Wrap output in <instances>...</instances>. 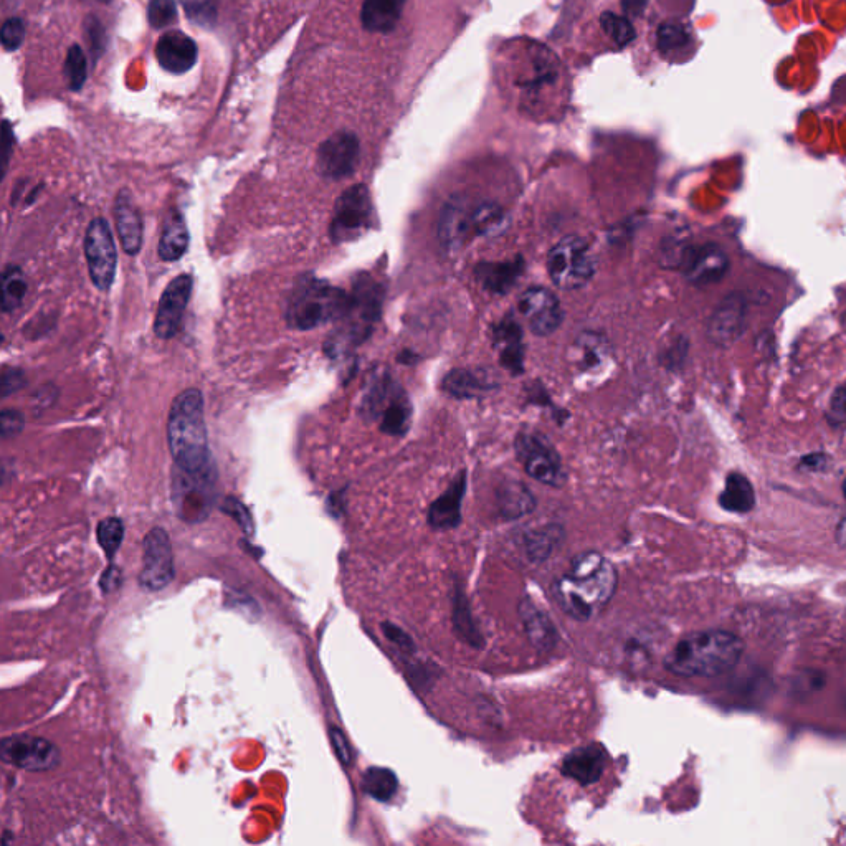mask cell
Instances as JSON below:
<instances>
[{
    "instance_id": "cell-31",
    "label": "cell",
    "mask_w": 846,
    "mask_h": 846,
    "mask_svg": "<svg viewBox=\"0 0 846 846\" xmlns=\"http://www.w3.org/2000/svg\"><path fill=\"white\" fill-rule=\"evenodd\" d=\"M187 248H189V232L182 215L174 212L166 220L157 252L164 262H177L187 252Z\"/></svg>"
},
{
    "instance_id": "cell-6",
    "label": "cell",
    "mask_w": 846,
    "mask_h": 846,
    "mask_svg": "<svg viewBox=\"0 0 846 846\" xmlns=\"http://www.w3.org/2000/svg\"><path fill=\"white\" fill-rule=\"evenodd\" d=\"M547 270L554 285L562 290H577L587 285L595 273L589 243L577 235L562 238L549 252Z\"/></svg>"
},
{
    "instance_id": "cell-54",
    "label": "cell",
    "mask_w": 846,
    "mask_h": 846,
    "mask_svg": "<svg viewBox=\"0 0 846 846\" xmlns=\"http://www.w3.org/2000/svg\"><path fill=\"white\" fill-rule=\"evenodd\" d=\"M835 538H837V542L840 546L846 547V516L842 519V521H840V524H838Z\"/></svg>"
},
{
    "instance_id": "cell-36",
    "label": "cell",
    "mask_w": 846,
    "mask_h": 846,
    "mask_svg": "<svg viewBox=\"0 0 846 846\" xmlns=\"http://www.w3.org/2000/svg\"><path fill=\"white\" fill-rule=\"evenodd\" d=\"M559 541H561V528H542L529 533L526 539L529 557L533 561H544L547 557H551Z\"/></svg>"
},
{
    "instance_id": "cell-27",
    "label": "cell",
    "mask_w": 846,
    "mask_h": 846,
    "mask_svg": "<svg viewBox=\"0 0 846 846\" xmlns=\"http://www.w3.org/2000/svg\"><path fill=\"white\" fill-rule=\"evenodd\" d=\"M407 0H364L361 20L374 34H389L399 24Z\"/></svg>"
},
{
    "instance_id": "cell-43",
    "label": "cell",
    "mask_w": 846,
    "mask_h": 846,
    "mask_svg": "<svg viewBox=\"0 0 846 846\" xmlns=\"http://www.w3.org/2000/svg\"><path fill=\"white\" fill-rule=\"evenodd\" d=\"M85 34L91 55H95V58L100 57L103 50H105L106 45L105 27H103L100 20L93 17V15H90V17L86 19Z\"/></svg>"
},
{
    "instance_id": "cell-32",
    "label": "cell",
    "mask_w": 846,
    "mask_h": 846,
    "mask_svg": "<svg viewBox=\"0 0 846 846\" xmlns=\"http://www.w3.org/2000/svg\"><path fill=\"white\" fill-rule=\"evenodd\" d=\"M493 387L495 385L491 384L488 377L478 374V372L463 371V369L452 371L443 379V390L448 395L457 397V399L475 397V395L483 394L485 390H491Z\"/></svg>"
},
{
    "instance_id": "cell-13",
    "label": "cell",
    "mask_w": 846,
    "mask_h": 846,
    "mask_svg": "<svg viewBox=\"0 0 846 846\" xmlns=\"http://www.w3.org/2000/svg\"><path fill=\"white\" fill-rule=\"evenodd\" d=\"M192 286L194 281L191 275H179L167 285L154 319V333L157 338L171 339L179 333L184 311L191 300Z\"/></svg>"
},
{
    "instance_id": "cell-18",
    "label": "cell",
    "mask_w": 846,
    "mask_h": 846,
    "mask_svg": "<svg viewBox=\"0 0 846 846\" xmlns=\"http://www.w3.org/2000/svg\"><path fill=\"white\" fill-rule=\"evenodd\" d=\"M371 420H377L382 432L392 437L407 433L412 423V404L405 390L397 382H392L387 392L382 395Z\"/></svg>"
},
{
    "instance_id": "cell-11",
    "label": "cell",
    "mask_w": 846,
    "mask_h": 846,
    "mask_svg": "<svg viewBox=\"0 0 846 846\" xmlns=\"http://www.w3.org/2000/svg\"><path fill=\"white\" fill-rule=\"evenodd\" d=\"M174 580V556H172L169 536L162 528H154L144 538L143 569L139 574V582L144 589H166Z\"/></svg>"
},
{
    "instance_id": "cell-52",
    "label": "cell",
    "mask_w": 846,
    "mask_h": 846,
    "mask_svg": "<svg viewBox=\"0 0 846 846\" xmlns=\"http://www.w3.org/2000/svg\"><path fill=\"white\" fill-rule=\"evenodd\" d=\"M119 584H121V571H118L116 567H110V569L103 574V577H101V589H103V592H111V590H115Z\"/></svg>"
},
{
    "instance_id": "cell-34",
    "label": "cell",
    "mask_w": 846,
    "mask_h": 846,
    "mask_svg": "<svg viewBox=\"0 0 846 846\" xmlns=\"http://www.w3.org/2000/svg\"><path fill=\"white\" fill-rule=\"evenodd\" d=\"M362 789L374 800L389 802L397 794L399 779L390 769L371 767L362 775Z\"/></svg>"
},
{
    "instance_id": "cell-48",
    "label": "cell",
    "mask_w": 846,
    "mask_h": 846,
    "mask_svg": "<svg viewBox=\"0 0 846 846\" xmlns=\"http://www.w3.org/2000/svg\"><path fill=\"white\" fill-rule=\"evenodd\" d=\"M331 741H333L334 751L338 754L339 761L343 762L344 766H349L352 761V754L346 736L338 728H333L331 729Z\"/></svg>"
},
{
    "instance_id": "cell-20",
    "label": "cell",
    "mask_w": 846,
    "mask_h": 846,
    "mask_svg": "<svg viewBox=\"0 0 846 846\" xmlns=\"http://www.w3.org/2000/svg\"><path fill=\"white\" fill-rule=\"evenodd\" d=\"M199 58V50L189 35L171 30L162 35L156 45V60L162 70L182 75L192 70Z\"/></svg>"
},
{
    "instance_id": "cell-17",
    "label": "cell",
    "mask_w": 846,
    "mask_h": 846,
    "mask_svg": "<svg viewBox=\"0 0 846 846\" xmlns=\"http://www.w3.org/2000/svg\"><path fill=\"white\" fill-rule=\"evenodd\" d=\"M215 481L200 480L184 471H174V503L182 519L200 521L209 513Z\"/></svg>"
},
{
    "instance_id": "cell-5",
    "label": "cell",
    "mask_w": 846,
    "mask_h": 846,
    "mask_svg": "<svg viewBox=\"0 0 846 846\" xmlns=\"http://www.w3.org/2000/svg\"><path fill=\"white\" fill-rule=\"evenodd\" d=\"M351 296L326 281L305 278L296 285L286 311L291 328L308 331L321 324L346 316Z\"/></svg>"
},
{
    "instance_id": "cell-19",
    "label": "cell",
    "mask_w": 846,
    "mask_h": 846,
    "mask_svg": "<svg viewBox=\"0 0 846 846\" xmlns=\"http://www.w3.org/2000/svg\"><path fill=\"white\" fill-rule=\"evenodd\" d=\"M572 366L579 376L597 379L609 369L612 349L604 336L595 333L580 334L571 349Z\"/></svg>"
},
{
    "instance_id": "cell-30",
    "label": "cell",
    "mask_w": 846,
    "mask_h": 846,
    "mask_svg": "<svg viewBox=\"0 0 846 846\" xmlns=\"http://www.w3.org/2000/svg\"><path fill=\"white\" fill-rule=\"evenodd\" d=\"M521 617L524 620V628L528 633L529 640L539 650H551L557 642L556 628L544 612L526 600L521 604Z\"/></svg>"
},
{
    "instance_id": "cell-24",
    "label": "cell",
    "mask_w": 846,
    "mask_h": 846,
    "mask_svg": "<svg viewBox=\"0 0 846 846\" xmlns=\"http://www.w3.org/2000/svg\"><path fill=\"white\" fill-rule=\"evenodd\" d=\"M466 493V476L460 473L448 490L428 509V524L435 529H455L462 521L463 496Z\"/></svg>"
},
{
    "instance_id": "cell-40",
    "label": "cell",
    "mask_w": 846,
    "mask_h": 846,
    "mask_svg": "<svg viewBox=\"0 0 846 846\" xmlns=\"http://www.w3.org/2000/svg\"><path fill=\"white\" fill-rule=\"evenodd\" d=\"M600 22H602L605 35L618 47H625L635 39V30L625 17L612 14V12H605Z\"/></svg>"
},
{
    "instance_id": "cell-8",
    "label": "cell",
    "mask_w": 846,
    "mask_h": 846,
    "mask_svg": "<svg viewBox=\"0 0 846 846\" xmlns=\"http://www.w3.org/2000/svg\"><path fill=\"white\" fill-rule=\"evenodd\" d=\"M85 257L96 288L110 290L118 267V252L110 225L105 219L93 220L86 230Z\"/></svg>"
},
{
    "instance_id": "cell-33",
    "label": "cell",
    "mask_w": 846,
    "mask_h": 846,
    "mask_svg": "<svg viewBox=\"0 0 846 846\" xmlns=\"http://www.w3.org/2000/svg\"><path fill=\"white\" fill-rule=\"evenodd\" d=\"M498 506H500V513L504 518L519 519L524 514L533 511L536 500L526 486L511 481V483H506L498 493Z\"/></svg>"
},
{
    "instance_id": "cell-26",
    "label": "cell",
    "mask_w": 846,
    "mask_h": 846,
    "mask_svg": "<svg viewBox=\"0 0 846 846\" xmlns=\"http://www.w3.org/2000/svg\"><path fill=\"white\" fill-rule=\"evenodd\" d=\"M524 262L521 258L508 260V262H486L476 267V278L480 281L485 290L504 295L508 293L519 276L523 275Z\"/></svg>"
},
{
    "instance_id": "cell-45",
    "label": "cell",
    "mask_w": 846,
    "mask_h": 846,
    "mask_svg": "<svg viewBox=\"0 0 846 846\" xmlns=\"http://www.w3.org/2000/svg\"><path fill=\"white\" fill-rule=\"evenodd\" d=\"M0 422H2V438L4 440L19 435L25 425L24 415L17 410H4L0 415Z\"/></svg>"
},
{
    "instance_id": "cell-29",
    "label": "cell",
    "mask_w": 846,
    "mask_h": 846,
    "mask_svg": "<svg viewBox=\"0 0 846 846\" xmlns=\"http://www.w3.org/2000/svg\"><path fill=\"white\" fill-rule=\"evenodd\" d=\"M471 227L475 237H501L509 229V217L495 202H483L471 209Z\"/></svg>"
},
{
    "instance_id": "cell-44",
    "label": "cell",
    "mask_w": 846,
    "mask_h": 846,
    "mask_svg": "<svg viewBox=\"0 0 846 846\" xmlns=\"http://www.w3.org/2000/svg\"><path fill=\"white\" fill-rule=\"evenodd\" d=\"M827 419L832 427H846V384L833 392L828 405Z\"/></svg>"
},
{
    "instance_id": "cell-23",
    "label": "cell",
    "mask_w": 846,
    "mask_h": 846,
    "mask_svg": "<svg viewBox=\"0 0 846 846\" xmlns=\"http://www.w3.org/2000/svg\"><path fill=\"white\" fill-rule=\"evenodd\" d=\"M605 761H607V754L604 747H600L599 744H590V746L579 747L576 751H572L564 759L562 772L566 777L577 780L579 784H595L604 774Z\"/></svg>"
},
{
    "instance_id": "cell-49",
    "label": "cell",
    "mask_w": 846,
    "mask_h": 846,
    "mask_svg": "<svg viewBox=\"0 0 846 846\" xmlns=\"http://www.w3.org/2000/svg\"><path fill=\"white\" fill-rule=\"evenodd\" d=\"M382 630H384L385 637L389 638L390 642L402 648V650H412V647H414V643L410 640L409 635L402 632L399 627L392 625V623H385Z\"/></svg>"
},
{
    "instance_id": "cell-37",
    "label": "cell",
    "mask_w": 846,
    "mask_h": 846,
    "mask_svg": "<svg viewBox=\"0 0 846 846\" xmlns=\"http://www.w3.org/2000/svg\"><path fill=\"white\" fill-rule=\"evenodd\" d=\"M690 40V34L685 25L670 22V24L661 25L658 30V48L663 55L683 52Z\"/></svg>"
},
{
    "instance_id": "cell-12",
    "label": "cell",
    "mask_w": 846,
    "mask_h": 846,
    "mask_svg": "<svg viewBox=\"0 0 846 846\" xmlns=\"http://www.w3.org/2000/svg\"><path fill=\"white\" fill-rule=\"evenodd\" d=\"M680 267L694 286L716 285L728 275L729 257L716 243L688 248L680 253Z\"/></svg>"
},
{
    "instance_id": "cell-47",
    "label": "cell",
    "mask_w": 846,
    "mask_h": 846,
    "mask_svg": "<svg viewBox=\"0 0 846 846\" xmlns=\"http://www.w3.org/2000/svg\"><path fill=\"white\" fill-rule=\"evenodd\" d=\"M222 509L227 511L230 516L237 519L238 524H240L245 531H250V528H252V519H250V514H248L247 508H245L240 501L235 500V498H227V501H225Z\"/></svg>"
},
{
    "instance_id": "cell-35",
    "label": "cell",
    "mask_w": 846,
    "mask_h": 846,
    "mask_svg": "<svg viewBox=\"0 0 846 846\" xmlns=\"http://www.w3.org/2000/svg\"><path fill=\"white\" fill-rule=\"evenodd\" d=\"M27 293V280L19 267L5 268L2 275V309L4 313L15 311L22 305Z\"/></svg>"
},
{
    "instance_id": "cell-9",
    "label": "cell",
    "mask_w": 846,
    "mask_h": 846,
    "mask_svg": "<svg viewBox=\"0 0 846 846\" xmlns=\"http://www.w3.org/2000/svg\"><path fill=\"white\" fill-rule=\"evenodd\" d=\"M514 447L519 462L523 463L524 470L531 478L538 480L542 485L556 488L564 485L566 476L562 470L561 458L551 443L539 437L538 433H519Z\"/></svg>"
},
{
    "instance_id": "cell-21",
    "label": "cell",
    "mask_w": 846,
    "mask_h": 846,
    "mask_svg": "<svg viewBox=\"0 0 846 846\" xmlns=\"http://www.w3.org/2000/svg\"><path fill=\"white\" fill-rule=\"evenodd\" d=\"M438 237L442 247L450 252H458L473 235L471 227V209L465 200L455 199L445 205L438 224Z\"/></svg>"
},
{
    "instance_id": "cell-3",
    "label": "cell",
    "mask_w": 846,
    "mask_h": 846,
    "mask_svg": "<svg viewBox=\"0 0 846 846\" xmlns=\"http://www.w3.org/2000/svg\"><path fill=\"white\" fill-rule=\"evenodd\" d=\"M744 643L726 630H704L681 638L666 656L665 665L676 676L713 678L728 673L741 660Z\"/></svg>"
},
{
    "instance_id": "cell-42",
    "label": "cell",
    "mask_w": 846,
    "mask_h": 846,
    "mask_svg": "<svg viewBox=\"0 0 846 846\" xmlns=\"http://www.w3.org/2000/svg\"><path fill=\"white\" fill-rule=\"evenodd\" d=\"M0 40H2V47L7 52L19 50L25 40L24 20L19 19V17L5 20L4 25H2V32H0Z\"/></svg>"
},
{
    "instance_id": "cell-39",
    "label": "cell",
    "mask_w": 846,
    "mask_h": 846,
    "mask_svg": "<svg viewBox=\"0 0 846 846\" xmlns=\"http://www.w3.org/2000/svg\"><path fill=\"white\" fill-rule=\"evenodd\" d=\"M65 77L72 91H80L88 77V62L80 45H72L65 60Z\"/></svg>"
},
{
    "instance_id": "cell-46",
    "label": "cell",
    "mask_w": 846,
    "mask_h": 846,
    "mask_svg": "<svg viewBox=\"0 0 846 846\" xmlns=\"http://www.w3.org/2000/svg\"><path fill=\"white\" fill-rule=\"evenodd\" d=\"M25 385L24 372L20 369H4L2 372V397H9Z\"/></svg>"
},
{
    "instance_id": "cell-51",
    "label": "cell",
    "mask_w": 846,
    "mask_h": 846,
    "mask_svg": "<svg viewBox=\"0 0 846 846\" xmlns=\"http://www.w3.org/2000/svg\"><path fill=\"white\" fill-rule=\"evenodd\" d=\"M187 12H189V17L197 24H205V19H212V9H210L209 4H204V2H189Z\"/></svg>"
},
{
    "instance_id": "cell-50",
    "label": "cell",
    "mask_w": 846,
    "mask_h": 846,
    "mask_svg": "<svg viewBox=\"0 0 846 846\" xmlns=\"http://www.w3.org/2000/svg\"><path fill=\"white\" fill-rule=\"evenodd\" d=\"M12 149H14V133H12V126H10L9 121L5 119L4 124H2V171H4V174L9 167Z\"/></svg>"
},
{
    "instance_id": "cell-16",
    "label": "cell",
    "mask_w": 846,
    "mask_h": 846,
    "mask_svg": "<svg viewBox=\"0 0 846 846\" xmlns=\"http://www.w3.org/2000/svg\"><path fill=\"white\" fill-rule=\"evenodd\" d=\"M747 326V301L741 293L726 296L708 323V338L719 347H729L742 338Z\"/></svg>"
},
{
    "instance_id": "cell-53",
    "label": "cell",
    "mask_w": 846,
    "mask_h": 846,
    "mask_svg": "<svg viewBox=\"0 0 846 846\" xmlns=\"http://www.w3.org/2000/svg\"><path fill=\"white\" fill-rule=\"evenodd\" d=\"M623 10L632 17L642 14L647 5V0H622Z\"/></svg>"
},
{
    "instance_id": "cell-14",
    "label": "cell",
    "mask_w": 846,
    "mask_h": 846,
    "mask_svg": "<svg viewBox=\"0 0 846 846\" xmlns=\"http://www.w3.org/2000/svg\"><path fill=\"white\" fill-rule=\"evenodd\" d=\"M518 308L529 329L538 336L556 333L564 319L561 303L546 288H529L524 291L519 298Z\"/></svg>"
},
{
    "instance_id": "cell-38",
    "label": "cell",
    "mask_w": 846,
    "mask_h": 846,
    "mask_svg": "<svg viewBox=\"0 0 846 846\" xmlns=\"http://www.w3.org/2000/svg\"><path fill=\"white\" fill-rule=\"evenodd\" d=\"M96 538L100 542L101 549L111 559L118 552L124 539L123 521L119 518L103 519L96 529Z\"/></svg>"
},
{
    "instance_id": "cell-25",
    "label": "cell",
    "mask_w": 846,
    "mask_h": 846,
    "mask_svg": "<svg viewBox=\"0 0 846 846\" xmlns=\"http://www.w3.org/2000/svg\"><path fill=\"white\" fill-rule=\"evenodd\" d=\"M115 217L124 252L131 257L138 255L143 247V220L126 192H121L116 199Z\"/></svg>"
},
{
    "instance_id": "cell-10",
    "label": "cell",
    "mask_w": 846,
    "mask_h": 846,
    "mask_svg": "<svg viewBox=\"0 0 846 846\" xmlns=\"http://www.w3.org/2000/svg\"><path fill=\"white\" fill-rule=\"evenodd\" d=\"M0 757L5 764L30 772L52 770L60 762V752L55 744L43 737L25 734L5 737L0 746Z\"/></svg>"
},
{
    "instance_id": "cell-1",
    "label": "cell",
    "mask_w": 846,
    "mask_h": 846,
    "mask_svg": "<svg viewBox=\"0 0 846 846\" xmlns=\"http://www.w3.org/2000/svg\"><path fill=\"white\" fill-rule=\"evenodd\" d=\"M167 440L177 470L200 480H217L205 425L204 395L200 390H184L172 402Z\"/></svg>"
},
{
    "instance_id": "cell-22",
    "label": "cell",
    "mask_w": 846,
    "mask_h": 846,
    "mask_svg": "<svg viewBox=\"0 0 846 846\" xmlns=\"http://www.w3.org/2000/svg\"><path fill=\"white\" fill-rule=\"evenodd\" d=\"M493 343L501 366L514 376H519L524 371L523 329L513 316H508L496 324L493 329Z\"/></svg>"
},
{
    "instance_id": "cell-7",
    "label": "cell",
    "mask_w": 846,
    "mask_h": 846,
    "mask_svg": "<svg viewBox=\"0 0 846 846\" xmlns=\"http://www.w3.org/2000/svg\"><path fill=\"white\" fill-rule=\"evenodd\" d=\"M371 195L366 186L357 184L343 192L334 207L329 227L334 243H346L361 237L372 225Z\"/></svg>"
},
{
    "instance_id": "cell-55",
    "label": "cell",
    "mask_w": 846,
    "mask_h": 846,
    "mask_svg": "<svg viewBox=\"0 0 846 846\" xmlns=\"http://www.w3.org/2000/svg\"><path fill=\"white\" fill-rule=\"evenodd\" d=\"M843 491H845V496H846V481H845V485H843Z\"/></svg>"
},
{
    "instance_id": "cell-15",
    "label": "cell",
    "mask_w": 846,
    "mask_h": 846,
    "mask_svg": "<svg viewBox=\"0 0 846 846\" xmlns=\"http://www.w3.org/2000/svg\"><path fill=\"white\" fill-rule=\"evenodd\" d=\"M359 161V139L349 131H339L326 139L318 149L321 176L339 181L356 171Z\"/></svg>"
},
{
    "instance_id": "cell-28",
    "label": "cell",
    "mask_w": 846,
    "mask_h": 846,
    "mask_svg": "<svg viewBox=\"0 0 846 846\" xmlns=\"http://www.w3.org/2000/svg\"><path fill=\"white\" fill-rule=\"evenodd\" d=\"M719 504L731 513H751L756 506V491L752 488L751 481L742 473H731L726 478L723 493L719 496Z\"/></svg>"
},
{
    "instance_id": "cell-4",
    "label": "cell",
    "mask_w": 846,
    "mask_h": 846,
    "mask_svg": "<svg viewBox=\"0 0 846 846\" xmlns=\"http://www.w3.org/2000/svg\"><path fill=\"white\" fill-rule=\"evenodd\" d=\"M513 58L511 88L521 105L534 115L546 113L562 93V67L551 50L539 43H523Z\"/></svg>"
},
{
    "instance_id": "cell-2",
    "label": "cell",
    "mask_w": 846,
    "mask_h": 846,
    "mask_svg": "<svg viewBox=\"0 0 846 846\" xmlns=\"http://www.w3.org/2000/svg\"><path fill=\"white\" fill-rule=\"evenodd\" d=\"M617 580V571L607 557L584 552L572 561L569 572L557 579L554 597L567 615L587 622L612 600Z\"/></svg>"
},
{
    "instance_id": "cell-41",
    "label": "cell",
    "mask_w": 846,
    "mask_h": 846,
    "mask_svg": "<svg viewBox=\"0 0 846 846\" xmlns=\"http://www.w3.org/2000/svg\"><path fill=\"white\" fill-rule=\"evenodd\" d=\"M148 17L153 29L172 27L177 22L176 0H149Z\"/></svg>"
}]
</instances>
